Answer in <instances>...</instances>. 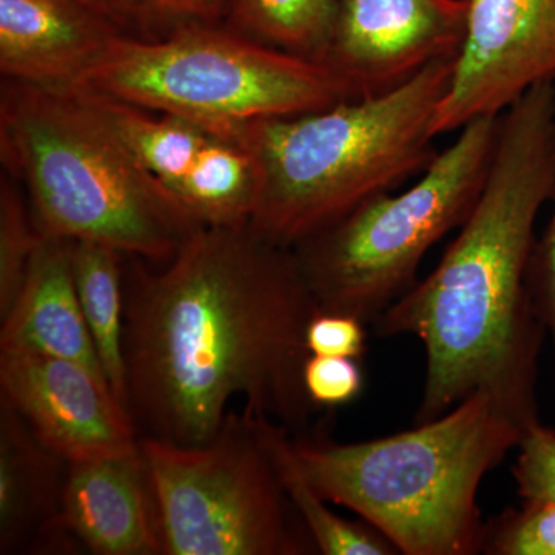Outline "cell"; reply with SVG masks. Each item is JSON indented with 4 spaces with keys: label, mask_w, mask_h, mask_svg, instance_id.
<instances>
[{
    "label": "cell",
    "mask_w": 555,
    "mask_h": 555,
    "mask_svg": "<svg viewBox=\"0 0 555 555\" xmlns=\"http://www.w3.org/2000/svg\"><path fill=\"white\" fill-rule=\"evenodd\" d=\"M126 408L139 438L214 440L233 398L301 433L306 328L320 306L294 248L250 222L201 228L159 272L124 275Z\"/></svg>",
    "instance_id": "obj_1"
},
{
    "label": "cell",
    "mask_w": 555,
    "mask_h": 555,
    "mask_svg": "<svg viewBox=\"0 0 555 555\" xmlns=\"http://www.w3.org/2000/svg\"><path fill=\"white\" fill-rule=\"evenodd\" d=\"M555 80L502 115L483 188L433 272L374 321L382 338L414 337L426 372L415 423L485 393L521 430L540 422L546 328L529 264L535 224L554 184Z\"/></svg>",
    "instance_id": "obj_2"
},
{
    "label": "cell",
    "mask_w": 555,
    "mask_h": 555,
    "mask_svg": "<svg viewBox=\"0 0 555 555\" xmlns=\"http://www.w3.org/2000/svg\"><path fill=\"white\" fill-rule=\"evenodd\" d=\"M455 57L434 62L377 96L251 120L230 131L257 166L251 228L273 243L295 247L426 171L438 155L433 124Z\"/></svg>",
    "instance_id": "obj_3"
},
{
    "label": "cell",
    "mask_w": 555,
    "mask_h": 555,
    "mask_svg": "<svg viewBox=\"0 0 555 555\" xmlns=\"http://www.w3.org/2000/svg\"><path fill=\"white\" fill-rule=\"evenodd\" d=\"M521 433L477 393L404 433L357 443L297 437L294 449L318 494L356 513L398 554L474 555L486 535L478 491Z\"/></svg>",
    "instance_id": "obj_4"
},
{
    "label": "cell",
    "mask_w": 555,
    "mask_h": 555,
    "mask_svg": "<svg viewBox=\"0 0 555 555\" xmlns=\"http://www.w3.org/2000/svg\"><path fill=\"white\" fill-rule=\"evenodd\" d=\"M0 150L27 190L42 235L169 261L204 228L131 156L76 87L7 79Z\"/></svg>",
    "instance_id": "obj_5"
},
{
    "label": "cell",
    "mask_w": 555,
    "mask_h": 555,
    "mask_svg": "<svg viewBox=\"0 0 555 555\" xmlns=\"http://www.w3.org/2000/svg\"><path fill=\"white\" fill-rule=\"evenodd\" d=\"M76 87L214 133L350 100L320 62L243 33L218 30L211 22H181L177 31L158 40L120 33Z\"/></svg>",
    "instance_id": "obj_6"
},
{
    "label": "cell",
    "mask_w": 555,
    "mask_h": 555,
    "mask_svg": "<svg viewBox=\"0 0 555 555\" xmlns=\"http://www.w3.org/2000/svg\"><path fill=\"white\" fill-rule=\"evenodd\" d=\"M500 127L502 116L466 124L412 188L369 199L292 247L321 310L374 323L414 286L427 251L473 210Z\"/></svg>",
    "instance_id": "obj_7"
},
{
    "label": "cell",
    "mask_w": 555,
    "mask_h": 555,
    "mask_svg": "<svg viewBox=\"0 0 555 555\" xmlns=\"http://www.w3.org/2000/svg\"><path fill=\"white\" fill-rule=\"evenodd\" d=\"M230 411L214 440L181 447L141 438L167 555H301L317 550L295 524L264 422Z\"/></svg>",
    "instance_id": "obj_8"
},
{
    "label": "cell",
    "mask_w": 555,
    "mask_h": 555,
    "mask_svg": "<svg viewBox=\"0 0 555 555\" xmlns=\"http://www.w3.org/2000/svg\"><path fill=\"white\" fill-rule=\"evenodd\" d=\"M555 80V0H467L465 39L434 118V137L502 116Z\"/></svg>",
    "instance_id": "obj_9"
},
{
    "label": "cell",
    "mask_w": 555,
    "mask_h": 555,
    "mask_svg": "<svg viewBox=\"0 0 555 555\" xmlns=\"http://www.w3.org/2000/svg\"><path fill=\"white\" fill-rule=\"evenodd\" d=\"M466 20L467 0H335L318 62L350 100L377 96L455 57Z\"/></svg>",
    "instance_id": "obj_10"
},
{
    "label": "cell",
    "mask_w": 555,
    "mask_h": 555,
    "mask_svg": "<svg viewBox=\"0 0 555 555\" xmlns=\"http://www.w3.org/2000/svg\"><path fill=\"white\" fill-rule=\"evenodd\" d=\"M0 396L68 463L141 448L133 420L112 387L76 361L0 349Z\"/></svg>",
    "instance_id": "obj_11"
},
{
    "label": "cell",
    "mask_w": 555,
    "mask_h": 555,
    "mask_svg": "<svg viewBox=\"0 0 555 555\" xmlns=\"http://www.w3.org/2000/svg\"><path fill=\"white\" fill-rule=\"evenodd\" d=\"M61 525L93 554H164L158 502L141 448L68 463Z\"/></svg>",
    "instance_id": "obj_12"
},
{
    "label": "cell",
    "mask_w": 555,
    "mask_h": 555,
    "mask_svg": "<svg viewBox=\"0 0 555 555\" xmlns=\"http://www.w3.org/2000/svg\"><path fill=\"white\" fill-rule=\"evenodd\" d=\"M118 35L78 0H0V69L16 82L76 87Z\"/></svg>",
    "instance_id": "obj_13"
},
{
    "label": "cell",
    "mask_w": 555,
    "mask_h": 555,
    "mask_svg": "<svg viewBox=\"0 0 555 555\" xmlns=\"http://www.w3.org/2000/svg\"><path fill=\"white\" fill-rule=\"evenodd\" d=\"M67 469V460L47 448L0 396V554L72 550L61 525Z\"/></svg>",
    "instance_id": "obj_14"
},
{
    "label": "cell",
    "mask_w": 555,
    "mask_h": 555,
    "mask_svg": "<svg viewBox=\"0 0 555 555\" xmlns=\"http://www.w3.org/2000/svg\"><path fill=\"white\" fill-rule=\"evenodd\" d=\"M0 349L76 361L107 382L80 309L72 241L42 235L20 297L2 318Z\"/></svg>",
    "instance_id": "obj_15"
},
{
    "label": "cell",
    "mask_w": 555,
    "mask_h": 555,
    "mask_svg": "<svg viewBox=\"0 0 555 555\" xmlns=\"http://www.w3.org/2000/svg\"><path fill=\"white\" fill-rule=\"evenodd\" d=\"M170 193L204 228L248 224L258 203L257 166L238 138L211 131Z\"/></svg>",
    "instance_id": "obj_16"
},
{
    "label": "cell",
    "mask_w": 555,
    "mask_h": 555,
    "mask_svg": "<svg viewBox=\"0 0 555 555\" xmlns=\"http://www.w3.org/2000/svg\"><path fill=\"white\" fill-rule=\"evenodd\" d=\"M120 257L122 254L104 244L72 241L73 275L80 309L108 385L126 408V284Z\"/></svg>",
    "instance_id": "obj_17"
},
{
    "label": "cell",
    "mask_w": 555,
    "mask_h": 555,
    "mask_svg": "<svg viewBox=\"0 0 555 555\" xmlns=\"http://www.w3.org/2000/svg\"><path fill=\"white\" fill-rule=\"evenodd\" d=\"M94 112L129 150L131 156L169 190L188 175L211 131L169 115H147L144 108L98 91L80 89Z\"/></svg>",
    "instance_id": "obj_18"
},
{
    "label": "cell",
    "mask_w": 555,
    "mask_h": 555,
    "mask_svg": "<svg viewBox=\"0 0 555 555\" xmlns=\"http://www.w3.org/2000/svg\"><path fill=\"white\" fill-rule=\"evenodd\" d=\"M266 438L278 477L294 506L295 513L312 539L318 553L324 555H396L397 550L366 521L347 520L332 513L306 477L295 454L291 430L280 423L266 420Z\"/></svg>",
    "instance_id": "obj_19"
},
{
    "label": "cell",
    "mask_w": 555,
    "mask_h": 555,
    "mask_svg": "<svg viewBox=\"0 0 555 555\" xmlns=\"http://www.w3.org/2000/svg\"><path fill=\"white\" fill-rule=\"evenodd\" d=\"M228 11L233 30L318 62L334 20L335 0H229Z\"/></svg>",
    "instance_id": "obj_20"
},
{
    "label": "cell",
    "mask_w": 555,
    "mask_h": 555,
    "mask_svg": "<svg viewBox=\"0 0 555 555\" xmlns=\"http://www.w3.org/2000/svg\"><path fill=\"white\" fill-rule=\"evenodd\" d=\"M42 233L30 204L5 177L0 184V320L20 297Z\"/></svg>",
    "instance_id": "obj_21"
},
{
    "label": "cell",
    "mask_w": 555,
    "mask_h": 555,
    "mask_svg": "<svg viewBox=\"0 0 555 555\" xmlns=\"http://www.w3.org/2000/svg\"><path fill=\"white\" fill-rule=\"evenodd\" d=\"M481 553L491 555H555V506L524 503L486 525Z\"/></svg>",
    "instance_id": "obj_22"
},
{
    "label": "cell",
    "mask_w": 555,
    "mask_h": 555,
    "mask_svg": "<svg viewBox=\"0 0 555 555\" xmlns=\"http://www.w3.org/2000/svg\"><path fill=\"white\" fill-rule=\"evenodd\" d=\"M513 467L517 492L524 503L555 506V430L542 420L526 427L517 443Z\"/></svg>",
    "instance_id": "obj_23"
},
{
    "label": "cell",
    "mask_w": 555,
    "mask_h": 555,
    "mask_svg": "<svg viewBox=\"0 0 555 555\" xmlns=\"http://www.w3.org/2000/svg\"><path fill=\"white\" fill-rule=\"evenodd\" d=\"M302 382L313 406L338 408L352 403L363 392L364 375L353 358L309 356Z\"/></svg>",
    "instance_id": "obj_24"
},
{
    "label": "cell",
    "mask_w": 555,
    "mask_h": 555,
    "mask_svg": "<svg viewBox=\"0 0 555 555\" xmlns=\"http://www.w3.org/2000/svg\"><path fill=\"white\" fill-rule=\"evenodd\" d=\"M366 321L349 313L318 310L306 328L310 356L346 357L360 361L366 353Z\"/></svg>",
    "instance_id": "obj_25"
},
{
    "label": "cell",
    "mask_w": 555,
    "mask_h": 555,
    "mask_svg": "<svg viewBox=\"0 0 555 555\" xmlns=\"http://www.w3.org/2000/svg\"><path fill=\"white\" fill-rule=\"evenodd\" d=\"M551 217L545 232L537 238L529 264V287L537 312L553 345L555 379V115H554V184L551 193Z\"/></svg>",
    "instance_id": "obj_26"
},
{
    "label": "cell",
    "mask_w": 555,
    "mask_h": 555,
    "mask_svg": "<svg viewBox=\"0 0 555 555\" xmlns=\"http://www.w3.org/2000/svg\"><path fill=\"white\" fill-rule=\"evenodd\" d=\"M229 0H150L149 13L179 22H214Z\"/></svg>",
    "instance_id": "obj_27"
},
{
    "label": "cell",
    "mask_w": 555,
    "mask_h": 555,
    "mask_svg": "<svg viewBox=\"0 0 555 555\" xmlns=\"http://www.w3.org/2000/svg\"><path fill=\"white\" fill-rule=\"evenodd\" d=\"M78 2L118 25L134 16L126 0H78Z\"/></svg>",
    "instance_id": "obj_28"
},
{
    "label": "cell",
    "mask_w": 555,
    "mask_h": 555,
    "mask_svg": "<svg viewBox=\"0 0 555 555\" xmlns=\"http://www.w3.org/2000/svg\"><path fill=\"white\" fill-rule=\"evenodd\" d=\"M129 9L133 11L134 16H142V14L149 13V3L150 0H126Z\"/></svg>",
    "instance_id": "obj_29"
}]
</instances>
